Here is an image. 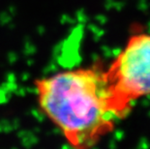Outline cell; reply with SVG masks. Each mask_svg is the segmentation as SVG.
Segmentation results:
<instances>
[{"instance_id": "1", "label": "cell", "mask_w": 150, "mask_h": 149, "mask_svg": "<svg viewBox=\"0 0 150 149\" xmlns=\"http://www.w3.org/2000/svg\"><path fill=\"white\" fill-rule=\"evenodd\" d=\"M35 88L42 112L77 149L93 147L119 120L101 63L38 78Z\"/></svg>"}, {"instance_id": "2", "label": "cell", "mask_w": 150, "mask_h": 149, "mask_svg": "<svg viewBox=\"0 0 150 149\" xmlns=\"http://www.w3.org/2000/svg\"><path fill=\"white\" fill-rule=\"evenodd\" d=\"M105 77L119 120L136 100L150 95V34H135L105 69Z\"/></svg>"}]
</instances>
